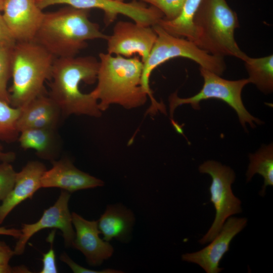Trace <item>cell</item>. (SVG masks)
<instances>
[{"label": "cell", "mask_w": 273, "mask_h": 273, "mask_svg": "<svg viewBox=\"0 0 273 273\" xmlns=\"http://www.w3.org/2000/svg\"><path fill=\"white\" fill-rule=\"evenodd\" d=\"M97 84L90 93L101 111L117 104L130 109L145 104L148 95L142 86L143 62L138 56L125 57L101 53Z\"/></svg>", "instance_id": "cell-2"}, {"label": "cell", "mask_w": 273, "mask_h": 273, "mask_svg": "<svg viewBox=\"0 0 273 273\" xmlns=\"http://www.w3.org/2000/svg\"><path fill=\"white\" fill-rule=\"evenodd\" d=\"M250 83L255 84L262 92L269 94L273 90V55L244 60Z\"/></svg>", "instance_id": "cell-19"}, {"label": "cell", "mask_w": 273, "mask_h": 273, "mask_svg": "<svg viewBox=\"0 0 273 273\" xmlns=\"http://www.w3.org/2000/svg\"><path fill=\"white\" fill-rule=\"evenodd\" d=\"M54 235V232H53L48 238L51 244V247L48 252L43 254V258L42 259V267L41 270L39 272L40 273L58 272L56 261V255L53 248Z\"/></svg>", "instance_id": "cell-28"}, {"label": "cell", "mask_w": 273, "mask_h": 273, "mask_svg": "<svg viewBox=\"0 0 273 273\" xmlns=\"http://www.w3.org/2000/svg\"><path fill=\"white\" fill-rule=\"evenodd\" d=\"M15 158V153L13 152H4L3 148L0 144V160L3 162H10Z\"/></svg>", "instance_id": "cell-34"}, {"label": "cell", "mask_w": 273, "mask_h": 273, "mask_svg": "<svg viewBox=\"0 0 273 273\" xmlns=\"http://www.w3.org/2000/svg\"><path fill=\"white\" fill-rule=\"evenodd\" d=\"M200 72L203 78L204 84L198 93L187 98L178 97L176 92L170 96L169 102L171 117H172L174 110L179 106L190 104L193 109H199V104L201 101L215 99L224 101L235 110L243 126L245 127L246 123H248L254 127V122L257 124L262 123L261 120L248 112L242 102V91L244 87L250 83L248 78L236 80H227L200 67Z\"/></svg>", "instance_id": "cell-7"}, {"label": "cell", "mask_w": 273, "mask_h": 273, "mask_svg": "<svg viewBox=\"0 0 273 273\" xmlns=\"http://www.w3.org/2000/svg\"><path fill=\"white\" fill-rule=\"evenodd\" d=\"M117 1H120V2H124V0H117Z\"/></svg>", "instance_id": "cell-36"}, {"label": "cell", "mask_w": 273, "mask_h": 273, "mask_svg": "<svg viewBox=\"0 0 273 273\" xmlns=\"http://www.w3.org/2000/svg\"><path fill=\"white\" fill-rule=\"evenodd\" d=\"M193 42L216 56H231L243 61L247 55L239 48L235 31L239 27L236 12L226 0H202L193 19Z\"/></svg>", "instance_id": "cell-4"}, {"label": "cell", "mask_w": 273, "mask_h": 273, "mask_svg": "<svg viewBox=\"0 0 273 273\" xmlns=\"http://www.w3.org/2000/svg\"><path fill=\"white\" fill-rule=\"evenodd\" d=\"M72 214L75 229L72 247L80 251L92 266H99L110 258L114 248L109 242L100 237L98 221L87 220L75 212Z\"/></svg>", "instance_id": "cell-14"}, {"label": "cell", "mask_w": 273, "mask_h": 273, "mask_svg": "<svg viewBox=\"0 0 273 273\" xmlns=\"http://www.w3.org/2000/svg\"><path fill=\"white\" fill-rule=\"evenodd\" d=\"M159 10L163 19L171 20L180 13L186 0H141Z\"/></svg>", "instance_id": "cell-25"}, {"label": "cell", "mask_w": 273, "mask_h": 273, "mask_svg": "<svg viewBox=\"0 0 273 273\" xmlns=\"http://www.w3.org/2000/svg\"><path fill=\"white\" fill-rule=\"evenodd\" d=\"M21 230L14 228L8 229L4 226L0 227V235L10 236L18 239L21 236Z\"/></svg>", "instance_id": "cell-33"}, {"label": "cell", "mask_w": 273, "mask_h": 273, "mask_svg": "<svg viewBox=\"0 0 273 273\" xmlns=\"http://www.w3.org/2000/svg\"><path fill=\"white\" fill-rule=\"evenodd\" d=\"M57 110L60 109L49 96L44 94L38 96L21 108V113L17 123L18 131L20 132L27 128L39 117Z\"/></svg>", "instance_id": "cell-22"}, {"label": "cell", "mask_w": 273, "mask_h": 273, "mask_svg": "<svg viewBox=\"0 0 273 273\" xmlns=\"http://www.w3.org/2000/svg\"><path fill=\"white\" fill-rule=\"evenodd\" d=\"M157 38L147 59L143 63L142 86L149 97L151 109L160 106L154 98L150 87V77L153 71L160 65L176 57H184L195 61L200 67L219 75L226 69L223 57L211 55L199 48L193 41L173 36L158 24L152 26Z\"/></svg>", "instance_id": "cell-6"}, {"label": "cell", "mask_w": 273, "mask_h": 273, "mask_svg": "<svg viewBox=\"0 0 273 273\" xmlns=\"http://www.w3.org/2000/svg\"><path fill=\"white\" fill-rule=\"evenodd\" d=\"M36 3L42 10L60 4L80 9H99L104 13V21L107 25L113 23L119 15L125 16L138 24L149 26L157 24L164 17L156 8L147 7L143 3L135 1L125 3L117 0H36Z\"/></svg>", "instance_id": "cell-9"}, {"label": "cell", "mask_w": 273, "mask_h": 273, "mask_svg": "<svg viewBox=\"0 0 273 273\" xmlns=\"http://www.w3.org/2000/svg\"><path fill=\"white\" fill-rule=\"evenodd\" d=\"M61 113L60 110L48 113L34 121L27 128L55 129Z\"/></svg>", "instance_id": "cell-27"}, {"label": "cell", "mask_w": 273, "mask_h": 273, "mask_svg": "<svg viewBox=\"0 0 273 273\" xmlns=\"http://www.w3.org/2000/svg\"><path fill=\"white\" fill-rule=\"evenodd\" d=\"M17 172L8 162L0 164V201H3L13 189Z\"/></svg>", "instance_id": "cell-26"}, {"label": "cell", "mask_w": 273, "mask_h": 273, "mask_svg": "<svg viewBox=\"0 0 273 273\" xmlns=\"http://www.w3.org/2000/svg\"><path fill=\"white\" fill-rule=\"evenodd\" d=\"M5 1L6 0H0V11L1 12H2Z\"/></svg>", "instance_id": "cell-35"}, {"label": "cell", "mask_w": 273, "mask_h": 273, "mask_svg": "<svg viewBox=\"0 0 273 273\" xmlns=\"http://www.w3.org/2000/svg\"><path fill=\"white\" fill-rule=\"evenodd\" d=\"M55 57L35 41H16L11 51L10 105L22 108L43 94Z\"/></svg>", "instance_id": "cell-5"}, {"label": "cell", "mask_w": 273, "mask_h": 273, "mask_svg": "<svg viewBox=\"0 0 273 273\" xmlns=\"http://www.w3.org/2000/svg\"><path fill=\"white\" fill-rule=\"evenodd\" d=\"M30 272L24 266L12 267L9 263L0 264V273H27Z\"/></svg>", "instance_id": "cell-32"}, {"label": "cell", "mask_w": 273, "mask_h": 273, "mask_svg": "<svg viewBox=\"0 0 273 273\" xmlns=\"http://www.w3.org/2000/svg\"><path fill=\"white\" fill-rule=\"evenodd\" d=\"M199 171L211 177L209 191L210 202L215 210L214 220L207 232L199 242L204 245L211 242L219 233L226 220L232 215L242 212L241 201L233 193L232 185L236 174L229 166L208 160L199 167Z\"/></svg>", "instance_id": "cell-8"}, {"label": "cell", "mask_w": 273, "mask_h": 273, "mask_svg": "<svg viewBox=\"0 0 273 273\" xmlns=\"http://www.w3.org/2000/svg\"><path fill=\"white\" fill-rule=\"evenodd\" d=\"M13 47L0 46V99L9 104L10 97L7 85L11 76V60Z\"/></svg>", "instance_id": "cell-24"}, {"label": "cell", "mask_w": 273, "mask_h": 273, "mask_svg": "<svg viewBox=\"0 0 273 273\" xmlns=\"http://www.w3.org/2000/svg\"><path fill=\"white\" fill-rule=\"evenodd\" d=\"M134 222L135 217L131 210L121 204H115L107 206L98 221V225L105 241L116 239L126 243L130 238Z\"/></svg>", "instance_id": "cell-17"}, {"label": "cell", "mask_w": 273, "mask_h": 273, "mask_svg": "<svg viewBox=\"0 0 273 273\" xmlns=\"http://www.w3.org/2000/svg\"><path fill=\"white\" fill-rule=\"evenodd\" d=\"M157 38L152 26L119 21L107 39V52L111 55L131 57L138 54L144 63L148 58Z\"/></svg>", "instance_id": "cell-11"}, {"label": "cell", "mask_w": 273, "mask_h": 273, "mask_svg": "<svg viewBox=\"0 0 273 273\" xmlns=\"http://www.w3.org/2000/svg\"><path fill=\"white\" fill-rule=\"evenodd\" d=\"M247 221L245 217H229L209 245L199 251L183 254L182 260L198 265L206 273L221 272L223 268L219 267L220 260L229 251L233 239L246 227Z\"/></svg>", "instance_id": "cell-12"}, {"label": "cell", "mask_w": 273, "mask_h": 273, "mask_svg": "<svg viewBox=\"0 0 273 273\" xmlns=\"http://www.w3.org/2000/svg\"><path fill=\"white\" fill-rule=\"evenodd\" d=\"M1 12L16 41H33L44 15L36 0H6Z\"/></svg>", "instance_id": "cell-13"}, {"label": "cell", "mask_w": 273, "mask_h": 273, "mask_svg": "<svg viewBox=\"0 0 273 273\" xmlns=\"http://www.w3.org/2000/svg\"><path fill=\"white\" fill-rule=\"evenodd\" d=\"M16 41L8 29L0 11V46L13 47Z\"/></svg>", "instance_id": "cell-30"}, {"label": "cell", "mask_w": 273, "mask_h": 273, "mask_svg": "<svg viewBox=\"0 0 273 273\" xmlns=\"http://www.w3.org/2000/svg\"><path fill=\"white\" fill-rule=\"evenodd\" d=\"M99 62L92 56L56 58L53 65L49 97L62 114L85 115L99 117L102 111L91 94L80 89L82 82L94 83Z\"/></svg>", "instance_id": "cell-1"}, {"label": "cell", "mask_w": 273, "mask_h": 273, "mask_svg": "<svg viewBox=\"0 0 273 273\" xmlns=\"http://www.w3.org/2000/svg\"><path fill=\"white\" fill-rule=\"evenodd\" d=\"M14 255V250L4 242L0 241V264L9 263Z\"/></svg>", "instance_id": "cell-31"}, {"label": "cell", "mask_w": 273, "mask_h": 273, "mask_svg": "<svg viewBox=\"0 0 273 273\" xmlns=\"http://www.w3.org/2000/svg\"><path fill=\"white\" fill-rule=\"evenodd\" d=\"M70 194L62 191L55 204L45 210L39 219L33 223H23L21 234L15 246L14 252L16 255L22 254L28 240L37 232L48 228L59 229L67 247H72L75 237V231L72 221L68 203Z\"/></svg>", "instance_id": "cell-10"}, {"label": "cell", "mask_w": 273, "mask_h": 273, "mask_svg": "<svg viewBox=\"0 0 273 273\" xmlns=\"http://www.w3.org/2000/svg\"><path fill=\"white\" fill-rule=\"evenodd\" d=\"M250 162L246 172L247 181L255 174L261 175L264 184L259 194L264 196L267 186H273V146H263L256 153L249 154Z\"/></svg>", "instance_id": "cell-20"}, {"label": "cell", "mask_w": 273, "mask_h": 273, "mask_svg": "<svg viewBox=\"0 0 273 273\" xmlns=\"http://www.w3.org/2000/svg\"><path fill=\"white\" fill-rule=\"evenodd\" d=\"M99 25L89 19V10L71 6L44 13L34 41L55 58L76 56L86 47L87 41L106 40Z\"/></svg>", "instance_id": "cell-3"}, {"label": "cell", "mask_w": 273, "mask_h": 273, "mask_svg": "<svg viewBox=\"0 0 273 273\" xmlns=\"http://www.w3.org/2000/svg\"><path fill=\"white\" fill-rule=\"evenodd\" d=\"M21 108L14 107L0 99V140L13 142L18 138L17 123Z\"/></svg>", "instance_id": "cell-23"}, {"label": "cell", "mask_w": 273, "mask_h": 273, "mask_svg": "<svg viewBox=\"0 0 273 273\" xmlns=\"http://www.w3.org/2000/svg\"><path fill=\"white\" fill-rule=\"evenodd\" d=\"M46 170L45 165L38 161H30L17 172L12 190L0 205V224L10 212L18 204L41 188V178Z\"/></svg>", "instance_id": "cell-16"}, {"label": "cell", "mask_w": 273, "mask_h": 273, "mask_svg": "<svg viewBox=\"0 0 273 273\" xmlns=\"http://www.w3.org/2000/svg\"><path fill=\"white\" fill-rule=\"evenodd\" d=\"M202 0H186L179 15L171 20L161 19L157 24L169 34L187 38L194 39L193 19Z\"/></svg>", "instance_id": "cell-18"}, {"label": "cell", "mask_w": 273, "mask_h": 273, "mask_svg": "<svg viewBox=\"0 0 273 273\" xmlns=\"http://www.w3.org/2000/svg\"><path fill=\"white\" fill-rule=\"evenodd\" d=\"M60 260L68 265L70 269L75 273H121L120 270L113 268H106L101 270L90 269L78 264L73 261L65 253L60 256Z\"/></svg>", "instance_id": "cell-29"}, {"label": "cell", "mask_w": 273, "mask_h": 273, "mask_svg": "<svg viewBox=\"0 0 273 273\" xmlns=\"http://www.w3.org/2000/svg\"><path fill=\"white\" fill-rule=\"evenodd\" d=\"M52 167L43 173L41 188H58L72 193L104 185L102 180L77 168L69 159L52 160Z\"/></svg>", "instance_id": "cell-15"}, {"label": "cell", "mask_w": 273, "mask_h": 273, "mask_svg": "<svg viewBox=\"0 0 273 273\" xmlns=\"http://www.w3.org/2000/svg\"><path fill=\"white\" fill-rule=\"evenodd\" d=\"M54 129L29 128L20 132L18 138L24 150L33 149L43 158L51 159V148L54 142Z\"/></svg>", "instance_id": "cell-21"}]
</instances>
